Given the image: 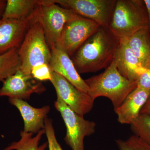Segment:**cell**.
<instances>
[{"instance_id": "8992f818", "label": "cell", "mask_w": 150, "mask_h": 150, "mask_svg": "<svg viewBox=\"0 0 150 150\" xmlns=\"http://www.w3.org/2000/svg\"><path fill=\"white\" fill-rule=\"evenodd\" d=\"M54 105L61 113L66 125L64 140L67 144L72 150H84V140L95 132L96 123L86 120L83 116L76 113L59 97Z\"/></svg>"}, {"instance_id": "ac0fdd59", "label": "cell", "mask_w": 150, "mask_h": 150, "mask_svg": "<svg viewBox=\"0 0 150 150\" xmlns=\"http://www.w3.org/2000/svg\"><path fill=\"white\" fill-rule=\"evenodd\" d=\"M45 133V129H43L33 137L32 133L21 131L20 139L12 142L4 150H45L48 146V142L40 145V141Z\"/></svg>"}, {"instance_id": "7a4b0ae2", "label": "cell", "mask_w": 150, "mask_h": 150, "mask_svg": "<svg viewBox=\"0 0 150 150\" xmlns=\"http://www.w3.org/2000/svg\"><path fill=\"white\" fill-rule=\"evenodd\" d=\"M84 81L88 87V93L93 100L99 97L107 98L114 110L137 87V82L129 80L119 72L114 59L103 72Z\"/></svg>"}, {"instance_id": "44dd1931", "label": "cell", "mask_w": 150, "mask_h": 150, "mask_svg": "<svg viewBox=\"0 0 150 150\" xmlns=\"http://www.w3.org/2000/svg\"><path fill=\"white\" fill-rule=\"evenodd\" d=\"M115 143L119 150H150V145L135 135L125 140L118 139Z\"/></svg>"}, {"instance_id": "5b68a950", "label": "cell", "mask_w": 150, "mask_h": 150, "mask_svg": "<svg viewBox=\"0 0 150 150\" xmlns=\"http://www.w3.org/2000/svg\"><path fill=\"white\" fill-rule=\"evenodd\" d=\"M37 13L51 50L59 42L66 23L79 16L72 10L60 6L53 0H43L38 8Z\"/></svg>"}, {"instance_id": "7c38bea8", "label": "cell", "mask_w": 150, "mask_h": 150, "mask_svg": "<svg viewBox=\"0 0 150 150\" xmlns=\"http://www.w3.org/2000/svg\"><path fill=\"white\" fill-rule=\"evenodd\" d=\"M51 51L49 65L52 71L62 76L78 89L88 93V86L78 73L71 57L56 47L52 48Z\"/></svg>"}, {"instance_id": "5bb4252c", "label": "cell", "mask_w": 150, "mask_h": 150, "mask_svg": "<svg viewBox=\"0 0 150 150\" xmlns=\"http://www.w3.org/2000/svg\"><path fill=\"white\" fill-rule=\"evenodd\" d=\"M9 101L20 112L24 122V132L33 134L45 129V120L51 109L49 105L36 108L23 100L9 98Z\"/></svg>"}, {"instance_id": "484cf974", "label": "cell", "mask_w": 150, "mask_h": 150, "mask_svg": "<svg viewBox=\"0 0 150 150\" xmlns=\"http://www.w3.org/2000/svg\"><path fill=\"white\" fill-rule=\"evenodd\" d=\"M7 1L0 0V20L2 18L3 14L6 5Z\"/></svg>"}, {"instance_id": "277c9868", "label": "cell", "mask_w": 150, "mask_h": 150, "mask_svg": "<svg viewBox=\"0 0 150 150\" xmlns=\"http://www.w3.org/2000/svg\"><path fill=\"white\" fill-rule=\"evenodd\" d=\"M21 61L20 69L31 74L33 67L41 64H49L51 51L47 41L44 30L40 21L35 20L28 30L23 41L18 48Z\"/></svg>"}, {"instance_id": "7402d4cb", "label": "cell", "mask_w": 150, "mask_h": 150, "mask_svg": "<svg viewBox=\"0 0 150 150\" xmlns=\"http://www.w3.org/2000/svg\"><path fill=\"white\" fill-rule=\"evenodd\" d=\"M45 130L48 140V150H64L56 139L53 122L51 119L47 118L45 120Z\"/></svg>"}, {"instance_id": "9c48e42d", "label": "cell", "mask_w": 150, "mask_h": 150, "mask_svg": "<svg viewBox=\"0 0 150 150\" xmlns=\"http://www.w3.org/2000/svg\"><path fill=\"white\" fill-rule=\"evenodd\" d=\"M50 81L56 90L57 97L76 113L83 116L92 110L94 100L88 93L78 89L64 78L54 72Z\"/></svg>"}, {"instance_id": "4fadbf2b", "label": "cell", "mask_w": 150, "mask_h": 150, "mask_svg": "<svg viewBox=\"0 0 150 150\" xmlns=\"http://www.w3.org/2000/svg\"><path fill=\"white\" fill-rule=\"evenodd\" d=\"M114 60L119 72L133 81H137L146 70L130 48L126 38L120 39Z\"/></svg>"}, {"instance_id": "9a60e30c", "label": "cell", "mask_w": 150, "mask_h": 150, "mask_svg": "<svg viewBox=\"0 0 150 150\" xmlns=\"http://www.w3.org/2000/svg\"><path fill=\"white\" fill-rule=\"evenodd\" d=\"M150 95V91L137 87L129 94L115 110L118 122L131 125L140 114Z\"/></svg>"}, {"instance_id": "e0dca14e", "label": "cell", "mask_w": 150, "mask_h": 150, "mask_svg": "<svg viewBox=\"0 0 150 150\" xmlns=\"http://www.w3.org/2000/svg\"><path fill=\"white\" fill-rule=\"evenodd\" d=\"M43 0H7L2 18L25 20L29 18Z\"/></svg>"}, {"instance_id": "ffe728a7", "label": "cell", "mask_w": 150, "mask_h": 150, "mask_svg": "<svg viewBox=\"0 0 150 150\" xmlns=\"http://www.w3.org/2000/svg\"><path fill=\"white\" fill-rule=\"evenodd\" d=\"M131 126L134 135L150 145V115L140 114Z\"/></svg>"}, {"instance_id": "603a6c76", "label": "cell", "mask_w": 150, "mask_h": 150, "mask_svg": "<svg viewBox=\"0 0 150 150\" xmlns=\"http://www.w3.org/2000/svg\"><path fill=\"white\" fill-rule=\"evenodd\" d=\"M51 70L49 64H41L36 65L32 68L31 74L34 79L40 81H51L52 79Z\"/></svg>"}, {"instance_id": "3957f363", "label": "cell", "mask_w": 150, "mask_h": 150, "mask_svg": "<svg viewBox=\"0 0 150 150\" xmlns=\"http://www.w3.org/2000/svg\"><path fill=\"white\" fill-rule=\"evenodd\" d=\"M108 28L118 38H127L138 30L149 28L144 0H116Z\"/></svg>"}, {"instance_id": "52a82bcc", "label": "cell", "mask_w": 150, "mask_h": 150, "mask_svg": "<svg viewBox=\"0 0 150 150\" xmlns=\"http://www.w3.org/2000/svg\"><path fill=\"white\" fill-rule=\"evenodd\" d=\"M100 26L93 21L79 16L65 25L55 47L71 57Z\"/></svg>"}, {"instance_id": "6da1fadb", "label": "cell", "mask_w": 150, "mask_h": 150, "mask_svg": "<svg viewBox=\"0 0 150 150\" xmlns=\"http://www.w3.org/2000/svg\"><path fill=\"white\" fill-rule=\"evenodd\" d=\"M120 39L108 28L100 26L71 57L79 74L106 69L111 64Z\"/></svg>"}, {"instance_id": "30bf717a", "label": "cell", "mask_w": 150, "mask_h": 150, "mask_svg": "<svg viewBox=\"0 0 150 150\" xmlns=\"http://www.w3.org/2000/svg\"><path fill=\"white\" fill-rule=\"evenodd\" d=\"M46 90L42 82L19 69L3 82L0 88V96L25 100H29L33 94L42 93Z\"/></svg>"}, {"instance_id": "8fae6325", "label": "cell", "mask_w": 150, "mask_h": 150, "mask_svg": "<svg viewBox=\"0 0 150 150\" xmlns=\"http://www.w3.org/2000/svg\"><path fill=\"white\" fill-rule=\"evenodd\" d=\"M36 10L25 20H0V55L19 48L25 34L36 18Z\"/></svg>"}, {"instance_id": "2e32d148", "label": "cell", "mask_w": 150, "mask_h": 150, "mask_svg": "<svg viewBox=\"0 0 150 150\" xmlns=\"http://www.w3.org/2000/svg\"><path fill=\"white\" fill-rule=\"evenodd\" d=\"M129 46L142 67L150 65V31L149 28L138 30L126 38Z\"/></svg>"}, {"instance_id": "cb8c5ba5", "label": "cell", "mask_w": 150, "mask_h": 150, "mask_svg": "<svg viewBox=\"0 0 150 150\" xmlns=\"http://www.w3.org/2000/svg\"><path fill=\"white\" fill-rule=\"evenodd\" d=\"M145 69V71L140 75L136 81L137 87L150 91V65Z\"/></svg>"}, {"instance_id": "d4e9b609", "label": "cell", "mask_w": 150, "mask_h": 150, "mask_svg": "<svg viewBox=\"0 0 150 150\" xmlns=\"http://www.w3.org/2000/svg\"><path fill=\"white\" fill-rule=\"evenodd\" d=\"M140 114L150 115V95L146 102L142 108Z\"/></svg>"}, {"instance_id": "ba28073f", "label": "cell", "mask_w": 150, "mask_h": 150, "mask_svg": "<svg viewBox=\"0 0 150 150\" xmlns=\"http://www.w3.org/2000/svg\"><path fill=\"white\" fill-rule=\"evenodd\" d=\"M116 0H53L78 15L93 21L100 26L108 27Z\"/></svg>"}, {"instance_id": "d6986e66", "label": "cell", "mask_w": 150, "mask_h": 150, "mask_svg": "<svg viewBox=\"0 0 150 150\" xmlns=\"http://www.w3.org/2000/svg\"><path fill=\"white\" fill-rule=\"evenodd\" d=\"M18 48L12 49L0 55V81L16 72L21 67V61L18 54Z\"/></svg>"}, {"instance_id": "4316f807", "label": "cell", "mask_w": 150, "mask_h": 150, "mask_svg": "<svg viewBox=\"0 0 150 150\" xmlns=\"http://www.w3.org/2000/svg\"><path fill=\"white\" fill-rule=\"evenodd\" d=\"M147 12L148 19H149V30L150 31V0H144Z\"/></svg>"}]
</instances>
